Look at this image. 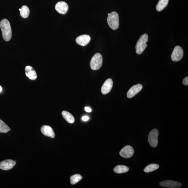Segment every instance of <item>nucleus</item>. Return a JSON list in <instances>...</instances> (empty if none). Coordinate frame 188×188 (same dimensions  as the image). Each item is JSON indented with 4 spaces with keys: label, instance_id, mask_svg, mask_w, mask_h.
Instances as JSON below:
<instances>
[{
    "label": "nucleus",
    "instance_id": "obj_1",
    "mask_svg": "<svg viewBox=\"0 0 188 188\" xmlns=\"http://www.w3.org/2000/svg\"><path fill=\"white\" fill-rule=\"evenodd\" d=\"M0 28L2 32L3 39L6 41L10 40L12 38V32L11 25L6 19H3L0 22Z\"/></svg>",
    "mask_w": 188,
    "mask_h": 188
},
{
    "label": "nucleus",
    "instance_id": "obj_2",
    "mask_svg": "<svg viewBox=\"0 0 188 188\" xmlns=\"http://www.w3.org/2000/svg\"><path fill=\"white\" fill-rule=\"evenodd\" d=\"M107 21L109 27L112 30H116L119 26V18L118 13L116 12H113L108 14Z\"/></svg>",
    "mask_w": 188,
    "mask_h": 188
},
{
    "label": "nucleus",
    "instance_id": "obj_3",
    "mask_svg": "<svg viewBox=\"0 0 188 188\" xmlns=\"http://www.w3.org/2000/svg\"><path fill=\"white\" fill-rule=\"evenodd\" d=\"M148 36L147 34H144L141 36L138 41L136 46V53L138 54H141L147 47L146 43L148 41Z\"/></svg>",
    "mask_w": 188,
    "mask_h": 188
},
{
    "label": "nucleus",
    "instance_id": "obj_4",
    "mask_svg": "<svg viewBox=\"0 0 188 188\" xmlns=\"http://www.w3.org/2000/svg\"><path fill=\"white\" fill-rule=\"evenodd\" d=\"M102 56L100 53H96L91 59L90 63L91 68L93 70H97L101 68L103 64Z\"/></svg>",
    "mask_w": 188,
    "mask_h": 188
},
{
    "label": "nucleus",
    "instance_id": "obj_5",
    "mask_svg": "<svg viewBox=\"0 0 188 188\" xmlns=\"http://www.w3.org/2000/svg\"><path fill=\"white\" fill-rule=\"evenodd\" d=\"M158 130L155 129L150 132L148 136V142L152 147H156L158 145Z\"/></svg>",
    "mask_w": 188,
    "mask_h": 188
},
{
    "label": "nucleus",
    "instance_id": "obj_6",
    "mask_svg": "<svg viewBox=\"0 0 188 188\" xmlns=\"http://www.w3.org/2000/svg\"><path fill=\"white\" fill-rule=\"evenodd\" d=\"M183 55V50L180 46H177L174 48L171 58L172 61L174 62L178 61L182 59Z\"/></svg>",
    "mask_w": 188,
    "mask_h": 188
},
{
    "label": "nucleus",
    "instance_id": "obj_7",
    "mask_svg": "<svg viewBox=\"0 0 188 188\" xmlns=\"http://www.w3.org/2000/svg\"><path fill=\"white\" fill-rule=\"evenodd\" d=\"M134 153V149L132 147L127 145L122 148L120 152V154L122 157L127 158L132 157Z\"/></svg>",
    "mask_w": 188,
    "mask_h": 188
},
{
    "label": "nucleus",
    "instance_id": "obj_8",
    "mask_svg": "<svg viewBox=\"0 0 188 188\" xmlns=\"http://www.w3.org/2000/svg\"><path fill=\"white\" fill-rule=\"evenodd\" d=\"M160 184L162 187L169 188H180L182 186L181 183L171 180L163 181L160 182Z\"/></svg>",
    "mask_w": 188,
    "mask_h": 188
},
{
    "label": "nucleus",
    "instance_id": "obj_9",
    "mask_svg": "<svg viewBox=\"0 0 188 188\" xmlns=\"http://www.w3.org/2000/svg\"><path fill=\"white\" fill-rule=\"evenodd\" d=\"M56 11L61 14H65L69 9V7L66 3L63 1H59L55 6Z\"/></svg>",
    "mask_w": 188,
    "mask_h": 188
},
{
    "label": "nucleus",
    "instance_id": "obj_10",
    "mask_svg": "<svg viewBox=\"0 0 188 188\" xmlns=\"http://www.w3.org/2000/svg\"><path fill=\"white\" fill-rule=\"evenodd\" d=\"M16 163L12 160H4L0 163V169L4 170L11 169L15 166Z\"/></svg>",
    "mask_w": 188,
    "mask_h": 188
},
{
    "label": "nucleus",
    "instance_id": "obj_11",
    "mask_svg": "<svg viewBox=\"0 0 188 188\" xmlns=\"http://www.w3.org/2000/svg\"><path fill=\"white\" fill-rule=\"evenodd\" d=\"M142 88V85L140 84L132 86L127 92V97L129 98L133 97L136 94H138Z\"/></svg>",
    "mask_w": 188,
    "mask_h": 188
},
{
    "label": "nucleus",
    "instance_id": "obj_12",
    "mask_svg": "<svg viewBox=\"0 0 188 188\" xmlns=\"http://www.w3.org/2000/svg\"><path fill=\"white\" fill-rule=\"evenodd\" d=\"M113 82L111 79H109L103 83L101 89V92L103 94L109 93L113 87Z\"/></svg>",
    "mask_w": 188,
    "mask_h": 188
},
{
    "label": "nucleus",
    "instance_id": "obj_13",
    "mask_svg": "<svg viewBox=\"0 0 188 188\" xmlns=\"http://www.w3.org/2000/svg\"><path fill=\"white\" fill-rule=\"evenodd\" d=\"M90 40V36L87 34H84L77 37L76 39V42L79 45L85 46L89 43Z\"/></svg>",
    "mask_w": 188,
    "mask_h": 188
},
{
    "label": "nucleus",
    "instance_id": "obj_14",
    "mask_svg": "<svg viewBox=\"0 0 188 188\" xmlns=\"http://www.w3.org/2000/svg\"><path fill=\"white\" fill-rule=\"evenodd\" d=\"M26 76L31 80H34L37 78V75L35 70L32 67L27 65L25 68Z\"/></svg>",
    "mask_w": 188,
    "mask_h": 188
},
{
    "label": "nucleus",
    "instance_id": "obj_15",
    "mask_svg": "<svg viewBox=\"0 0 188 188\" xmlns=\"http://www.w3.org/2000/svg\"><path fill=\"white\" fill-rule=\"evenodd\" d=\"M41 131L44 135L51 138L55 137V134L53 129L49 126L44 125L41 127Z\"/></svg>",
    "mask_w": 188,
    "mask_h": 188
},
{
    "label": "nucleus",
    "instance_id": "obj_16",
    "mask_svg": "<svg viewBox=\"0 0 188 188\" xmlns=\"http://www.w3.org/2000/svg\"><path fill=\"white\" fill-rule=\"evenodd\" d=\"M62 115L63 118L69 123H73L75 122V118L72 114L66 111L62 112Z\"/></svg>",
    "mask_w": 188,
    "mask_h": 188
},
{
    "label": "nucleus",
    "instance_id": "obj_17",
    "mask_svg": "<svg viewBox=\"0 0 188 188\" xmlns=\"http://www.w3.org/2000/svg\"><path fill=\"white\" fill-rule=\"evenodd\" d=\"M169 0H159L156 6V10L158 12L161 11L166 7L168 4Z\"/></svg>",
    "mask_w": 188,
    "mask_h": 188
},
{
    "label": "nucleus",
    "instance_id": "obj_18",
    "mask_svg": "<svg viewBox=\"0 0 188 188\" xmlns=\"http://www.w3.org/2000/svg\"><path fill=\"white\" fill-rule=\"evenodd\" d=\"M129 170L128 167L124 165H117L114 169V171L117 174L125 173L128 171Z\"/></svg>",
    "mask_w": 188,
    "mask_h": 188
},
{
    "label": "nucleus",
    "instance_id": "obj_19",
    "mask_svg": "<svg viewBox=\"0 0 188 188\" xmlns=\"http://www.w3.org/2000/svg\"><path fill=\"white\" fill-rule=\"evenodd\" d=\"M20 14L22 18H26L28 17L30 11L29 8L26 6H22L21 9L20 8Z\"/></svg>",
    "mask_w": 188,
    "mask_h": 188
},
{
    "label": "nucleus",
    "instance_id": "obj_20",
    "mask_svg": "<svg viewBox=\"0 0 188 188\" xmlns=\"http://www.w3.org/2000/svg\"><path fill=\"white\" fill-rule=\"evenodd\" d=\"M159 168V165L156 164H151L148 165L144 169V171L146 173L154 171Z\"/></svg>",
    "mask_w": 188,
    "mask_h": 188
},
{
    "label": "nucleus",
    "instance_id": "obj_21",
    "mask_svg": "<svg viewBox=\"0 0 188 188\" xmlns=\"http://www.w3.org/2000/svg\"><path fill=\"white\" fill-rule=\"evenodd\" d=\"M10 130V127L2 120H0V132L6 133Z\"/></svg>",
    "mask_w": 188,
    "mask_h": 188
},
{
    "label": "nucleus",
    "instance_id": "obj_22",
    "mask_svg": "<svg viewBox=\"0 0 188 188\" xmlns=\"http://www.w3.org/2000/svg\"><path fill=\"white\" fill-rule=\"evenodd\" d=\"M82 177L80 175L76 174L70 177V182L72 185L75 184L80 181Z\"/></svg>",
    "mask_w": 188,
    "mask_h": 188
},
{
    "label": "nucleus",
    "instance_id": "obj_23",
    "mask_svg": "<svg viewBox=\"0 0 188 188\" xmlns=\"http://www.w3.org/2000/svg\"><path fill=\"white\" fill-rule=\"evenodd\" d=\"M182 83L185 85H188V77H187L185 78L182 81Z\"/></svg>",
    "mask_w": 188,
    "mask_h": 188
},
{
    "label": "nucleus",
    "instance_id": "obj_24",
    "mask_svg": "<svg viewBox=\"0 0 188 188\" xmlns=\"http://www.w3.org/2000/svg\"><path fill=\"white\" fill-rule=\"evenodd\" d=\"M89 117L87 116H84L82 118V120L84 122L87 121L89 120Z\"/></svg>",
    "mask_w": 188,
    "mask_h": 188
},
{
    "label": "nucleus",
    "instance_id": "obj_25",
    "mask_svg": "<svg viewBox=\"0 0 188 188\" xmlns=\"http://www.w3.org/2000/svg\"><path fill=\"white\" fill-rule=\"evenodd\" d=\"M85 110L86 112H88V113H90L92 111V109H91L89 107H85Z\"/></svg>",
    "mask_w": 188,
    "mask_h": 188
},
{
    "label": "nucleus",
    "instance_id": "obj_26",
    "mask_svg": "<svg viewBox=\"0 0 188 188\" xmlns=\"http://www.w3.org/2000/svg\"><path fill=\"white\" fill-rule=\"evenodd\" d=\"M2 87H1V86H0V92H1V91H2Z\"/></svg>",
    "mask_w": 188,
    "mask_h": 188
}]
</instances>
